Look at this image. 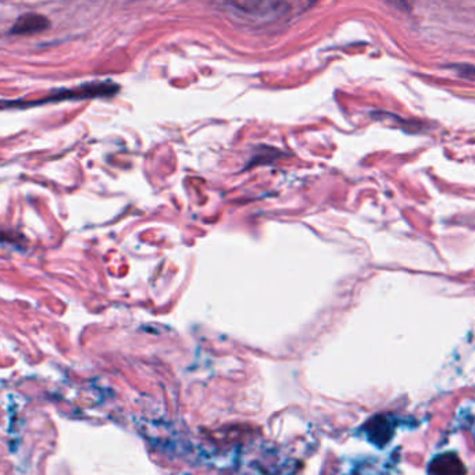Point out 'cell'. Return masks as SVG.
Returning a JSON list of instances; mask_svg holds the SVG:
<instances>
[{"instance_id":"cell-1","label":"cell","mask_w":475,"mask_h":475,"mask_svg":"<svg viewBox=\"0 0 475 475\" xmlns=\"http://www.w3.org/2000/svg\"><path fill=\"white\" fill-rule=\"evenodd\" d=\"M120 91V86L111 81H96L84 84L81 86L72 89H57L53 91L50 96L40 99L38 102H8L0 103V107H28V106H38L42 103L49 102H61V100H81V99H92V98H109L114 96Z\"/></svg>"},{"instance_id":"cell-2","label":"cell","mask_w":475,"mask_h":475,"mask_svg":"<svg viewBox=\"0 0 475 475\" xmlns=\"http://www.w3.org/2000/svg\"><path fill=\"white\" fill-rule=\"evenodd\" d=\"M50 28V20L38 13H26L20 15L13 26L10 28V35H36Z\"/></svg>"},{"instance_id":"cell-3","label":"cell","mask_w":475,"mask_h":475,"mask_svg":"<svg viewBox=\"0 0 475 475\" xmlns=\"http://www.w3.org/2000/svg\"><path fill=\"white\" fill-rule=\"evenodd\" d=\"M449 68L456 71L460 77H465L469 79H475V65H472V64H451Z\"/></svg>"},{"instance_id":"cell-4","label":"cell","mask_w":475,"mask_h":475,"mask_svg":"<svg viewBox=\"0 0 475 475\" xmlns=\"http://www.w3.org/2000/svg\"><path fill=\"white\" fill-rule=\"evenodd\" d=\"M394 6H396L398 8H400V10H405V11H409V8H410V6H409V3H407V0H389Z\"/></svg>"}]
</instances>
